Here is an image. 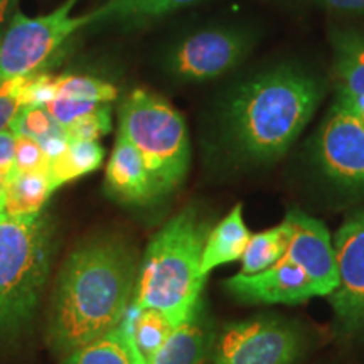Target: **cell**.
I'll list each match as a JSON object with an SVG mask.
<instances>
[{
  "label": "cell",
  "mask_w": 364,
  "mask_h": 364,
  "mask_svg": "<svg viewBox=\"0 0 364 364\" xmlns=\"http://www.w3.org/2000/svg\"><path fill=\"white\" fill-rule=\"evenodd\" d=\"M49 171V157L39 142L29 136L16 135L14 147V172H46Z\"/></svg>",
  "instance_id": "cell-26"
},
{
  "label": "cell",
  "mask_w": 364,
  "mask_h": 364,
  "mask_svg": "<svg viewBox=\"0 0 364 364\" xmlns=\"http://www.w3.org/2000/svg\"><path fill=\"white\" fill-rule=\"evenodd\" d=\"M56 255V228L46 213L0 220V341L29 326Z\"/></svg>",
  "instance_id": "cell-4"
},
{
  "label": "cell",
  "mask_w": 364,
  "mask_h": 364,
  "mask_svg": "<svg viewBox=\"0 0 364 364\" xmlns=\"http://www.w3.org/2000/svg\"><path fill=\"white\" fill-rule=\"evenodd\" d=\"M209 231L211 223L196 206H186L161 228L140 262L134 311L156 309L177 326L188 318L206 282L201 260Z\"/></svg>",
  "instance_id": "cell-3"
},
{
  "label": "cell",
  "mask_w": 364,
  "mask_h": 364,
  "mask_svg": "<svg viewBox=\"0 0 364 364\" xmlns=\"http://www.w3.org/2000/svg\"><path fill=\"white\" fill-rule=\"evenodd\" d=\"M248 226L243 220V204H236L216 226L209 231L203 250L201 273H208L226 263L241 260L250 241Z\"/></svg>",
  "instance_id": "cell-15"
},
{
  "label": "cell",
  "mask_w": 364,
  "mask_h": 364,
  "mask_svg": "<svg viewBox=\"0 0 364 364\" xmlns=\"http://www.w3.org/2000/svg\"><path fill=\"white\" fill-rule=\"evenodd\" d=\"M53 91L54 97L83 100L91 103H112L118 97L115 86L91 76L66 75L53 78Z\"/></svg>",
  "instance_id": "cell-24"
},
{
  "label": "cell",
  "mask_w": 364,
  "mask_h": 364,
  "mask_svg": "<svg viewBox=\"0 0 364 364\" xmlns=\"http://www.w3.org/2000/svg\"><path fill=\"white\" fill-rule=\"evenodd\" d=\"M252 39L241 31H199L176 46L167 58V70L177 80L201 83L220 78L243 61Z\"/></svg>",
  "instance_id": "cell-8"
},
{
  "label": "cell",
  "mask_w": 364,
  "mask_h": 364,
  "mask_svg": "<svg viewBox=\"0 0 364 364\" xmlns=\"http://www.w3.org/2000/svg\"><path fill=\"white\" fill-rule=\"evenodd\" d=\"M4 216H6V215H4V213H0V220H2V218H4Z\"/></svg>",
  "instance_id": "cell-32"
},
{
  "label": "cell",
  "mask_w": 364,
  "mask_h": 364,
  "mask_svg": "<svg viewBox=\"0 0 364 364\" xmlns=\"http://www.w3.org/2000/svg\"><path fill=\"white\" fill-rule=\"evenodd\" d=\"M53 193L46 172H12L4 215L9 218L39 215Z\"/></svg>",
  "instance_id": "cell-21"
},
{
  "label": "cell",
  "mask_w": 364,
  "mask_h": 364,
  "mask_svg": "<svg viewBox=\"0 0 364 364\" xmlns=\"http://www.w3.org/2000/svg\"><path fill=\"white\" fill-rule=\"evenodd\" d=\"M61 364H145V361L135 346L130 322L124 321L103 338L68 354Z\"/></svg>",
  "instance_id": "cell-17"
},
{
  "label": "cell",
  "mask_w": 364,
  "mask_h": 364,
  "mask_svg": "<svg viewBox=\"0 0 364 364\" xmlns=\"http://www.w3.org/2000/svg\"><path fill=\"white\" fill-rule=\"evenodd\" d=\"M105 150L98 140H70L59 156L49 161V184L56 191L66 182L90 174L102 166Z\"/></svg>",
  "instance_id": "cell-19"
},
{
  "label": "cell",
  "mask_w": 364,
  "mask_h": 364,
  "mask_svg": "<svg viewBox=\"0 0 364 364\" xmlns=\"http://www.w3.org/2000/svg\"><path fill=\"white\" fill-rule=\"evenodd\" d=\"M215 338V324L201 297L150 364H208Z\"/></svg>",
  "instance_id": "cell-14"
},
{
  "label": "cell",
  "mask_w": 364,
  "mask_h": 364,
  "mask_svg": "<svg viewBox=\"0 0 364 364\" xmlns=\"http://www.w3.org/2000/svg\"><path fill=\"white\" fill-rule=\"evenodd\" d=\"M289 248L285 258L302 268L311 279L317 297H329L338 287V262L334 243L324 223L300 209L287 213Z\"/></svg>",
  "instance_id": "cell-11"
},
{
  "label": "cell",
  "mask_w": 364,
  "mask_h": 364,
  "mask_svg": "<svg viewBox=\"0 0 364 364\" xmlns=\"http://www.w3.org/2000/svg\"><path fill=\"white\" fill-rule=\"evenodd\" d=\"M338 100L364 95V33L338 31L331 38Z\"/></svg>",
  "instance_id": "cell-16"
},
{
  "label": "cell",
  "mask_w": 364,
  "mask_h": 364,
  "mask_svg": "<svg viewBox=\"0 0 364 364\" xmlns=\"http://www.w3.org/2000/svg\"><path fill=\"white\" fill-rule=\"evenodd\" d=\"M289 248V226L282 221L279 226L250 236V241L241 257L243 275H257L277 265L285 257Z\"/></svg>",
  "instance_id": "cell-22"
},
{
  "label": "cell",
  "mask_w": 364,
  "mask_h": 364,
  "mask_svg": "<svg viewBox=\"0 0 364 364\" xmlns=\"http://www.w3.org/2000/svg\"><path fill=\"white\" fill-rule=\"evenodd\" d=\"M322 98L307 71L280 65L253 76L233 91L225 124L245 157L270 162L284 156L316 113Z\"/></svg>",
  "instance_id": "cell-2"
},
{
  "label": "cell",
  "mask_w": 364,
  "mask_h": 364,
  "mask_svg": "<svg viewBox=\"0 0 364 364\" xmlns=\"http://www.w3.org/2000/svg\"><path fill=\"white\" fill-rule=\"evenodd\" d=\"M14 147H16V135L7 127L0 132V166L14 164Z\"/></svg>",
  "instance_id": "cell-28"
},
{
  "label": "cell",
  "mask_w": 364,
  "mask_h": 364,
  "mask_svg": "<svg viewBox=\"0 0 364 364\" xmlns=\"http://www.w3.org/2000/svg\"><path fill=\"white\" fill-rule=\"evenodd\" d=\"M302 353L304 336L295 322L255 316L223 327L208 364H297Z\"/></svg>",
  "instance_id": "cell-7"
},
{
  "label": "cell",
  "mask_w": 364,
  "mask_h": 364,
  "mask_svg": "<svg viewBox=\"0 0 364 364\" xmlns=\"http://www.w3.org/2000/svg\"><path fill=\"white\" fill-rule=\"evenodd\" d=\"M76 2L78 0H66L48 16L14 14L11 24L0 36V86L38 73L70 36L81 27H88V14L71 16Z\"/></svg>",
  "instance_id": "cell-6"
},
{
  "label": "cell",
  "mask_w": 364,
  "mask_h": 364,
  "mask_svg": "<svg viewBox=\"0 0 364 364\" xmlns=\"http://www.w3.org/2000/svg\"><path fill=\"white\" fill-rule=\"evenodd\" d=\"M130 331L134 336L135 346L145 364H150L167 343L172 332L177 329V324L169 316L156 309H144L135 311V317L129 318Z\"/></svg>",
  "instance_id": "cell-23"
},
{
  "label": "cell",
  "mask_w": 364,
  "mask_h": 364,
  "mask_svg": "<svg viewBox=\"0 0 364 364\" xmlns=\"http://www.w3.org/2000/svg\"><path fill=\"white\" fill-rule=\"evenodd\" d=\"M12 172H14V164L0 166V213H4V209H6L9 184H11Z\"/></svg>",
  "instance_id": "cell-30"
},
{
  "label": "cell",
  "mask_w": 364,
  "mask_h": 364,
  "mask_svg": "<svg viewBox=\"0 0 364 364\" xmlns=\"http://www.w3.org/2000/svg\"><path fill=\"white\" fill-rule=\"evenodd\" d=\"M118 117V132L144 157L161 198L179 188L191 164L189 135L181 113L157 95L134 90L122 102Z\"/></svg>",
  "instance_id": "cell-5"
},
{
  "label": "cell",
  "mask_w": 364,
  "mask_h": 364,
  "mask_svg": "<svg viewBox=\"0 0 364 364\" xmlns=\"http://www.w3.org/2000/svg\"><path fill=\"white\" fill-rule=\"evenodd\" d=\"M17 6V0H0V36H2L4 31L7 29V26L11 24L14 12L12 11Z\"/></svg>",
  "instance_id": "cell-31"
},
{
  "label": "cell",
  "mask_w": 364,
  "mask_h": 364,
  "mask_svg": "<svg viewBox=\"0 0 364 364\" xmlns=\"http://www.w3.org/2000/svg\"><path fill=\"white\" fill-rule=\"evenodd\" d=\"M316 159L324 174L351 189H364V120L332 107L318 130Z\"/></svg>",
  "instance_id": "cell-9"
},
{
  "label": "cell",
  "mask_w": 364,
  "mask_h": 364,
  "mask_svg": "<svg viewBox=\"0 0 364 364\" xmlns=\"http://www.w3.org/2000/svg\"><path fill=\"white\" fill-rule=\"evenodd\" d=\"M139 267L135 248L115 235L95 236L73 250L51 300L46 338L54 354L68 356L122 326Z\"/></svg>",
  "instance_id": "cell-1"
},
{
  "label": "cell",
  "mask_w": 364,
  "mask_h": 364,
  "mask_svg": "<svg viewBox=\"0 0 364 364\" xmlns=\"http://www.w3.org/2000/svg\"><path fill=\"white\" fill-rule=\"evenodd\" d=\"M27 76L7 81L0 86V132L11 125L14 115L22 107V93H24Z\"/></svg>",
  "instance_id": "cell-27"
},
{
  "label": "cell",
  "mask_w": 364,
  "mask_h": 364,
  "mask_svg": "<svg viewBox=\"0 0 364 364\" xmlns=\"http://www.w3.org/2000/svg\"><path fill=\"white\" fill-rule=\"evenodd\" d=\"M334 250L339 280L327 299L344 331L364 329V209L339 228Z\"/></svg>",
  "instance_id": "cell-10"
},
{
  "label": "cell",
  "mask_w": 364,
  "mask_h": 364,
  "mask_svg": "<svg viewBox=\"0 0 364 364\" xmlns=\"http://www.w3.org/2000/svg\"><path fill=\"white\" fill-rule=\"evenodd\" d=\"M199 0H108L97 11L88 14V26L103 22H125L139 24L166 16Z\"/></svg>",
  "instance_id": "cell-20"
},
{
  "label": "cell",
  "mask_w": 364,
  "mask_h": 364,
  "mask_svg": "<svg viewBox=\"0 0 364 364\" xmlns=\"http://www.w3.org/2000/svg\"><path fill=\"white\" fill-rule=\"evenodd\" d=\"M317 2L338 12L364 14V0H317Z\"/></svg>",
  "instance_id": "cell-29"
},
{
  "label": "cell",
  "mask_w": 364,
  "mask_h": 364,
  "mask_svg": "<svg viewBox=\"0 0 364 364\" xmlns=\"http://www.w3.org/2000/svg\"><path fill=\"white\" fill-rule=\"evenodd\" d=\"M107 193L124 204H149L161 198L144 157L120 132L107 166Z\"/></svg>",
  "instance_id": "cell-13"
},
{
  "label": "cell",
  "mask_w": 364,
  "mask_h": 364,
  "mask_svg": "<svg viewBox=\"0 0 364 364\" xmlns=\"http://www.w3.org/2000/svg\"><path fill=\"white\" fill-rule=\"evenodd\" d=\"M112 130V107L110 103L100 105L90 115L75 122L70 127H65V132L70 140H98L100 136L110 134Z\"/></svg>",
  "instance_id": "cell-25"
},
{
  "label": "cell",
  "mask_w": 364,
  "mask_h": 364,
  "mask_svg": "<svg viewBox=\"0 0 364 364\" xmlns=\"http://www.w3.org/2000/svg\"><path fill=\"white\" fill-rule=\"evenodd\" d=\"M225 289L245 304H295L317 297L311 279L289 258L257 275L236 273L225 280Z\"/></svg>",
  "instance_id": "cell-12"
},
{
  "label": "cell",
  "mask_w": 364,
  "mask_h": 364,
  "mask_svg": "<svg viewBox=\"0 0 364 364\" xmlns=\"http://www.w3.org/2000/svg\"><path fill=\"white\" fill-rule=\"evenodd\" d=\"M9 129L14 132V135L29 136L39 142L44 152L48 154L49 161L59 156L70 144L65 129L54 120L44 105L21 107L19 112L14 115Z\"/></svg>",
  "instance_id": "cell-18"
}]
</instances>
